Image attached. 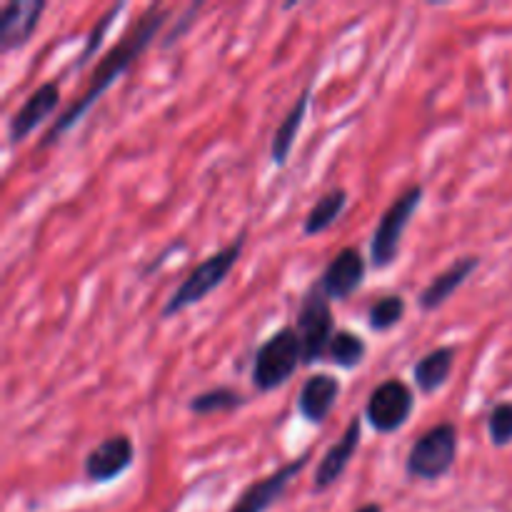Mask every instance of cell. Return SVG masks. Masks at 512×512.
<instances>
[{
	"label": "cell",
	"mask_w": 512,
	"mask_h": 512,
	"mask_svg": "<svg viewBox=\"0 0 512 512\" xmlns=\"http://www.w3.org/2000/svg\"><path fill=\"white\" fill-rule=\"evenodd\" d=\"M168 18H170L168 10L153 5V8H150L148 13L138 20V23H135V28L130 30V33L125 35L118 45H113V48H110L103 58H100L98 68H95V73L90 75V83H88V88H85V93H80L78 98H75L73 103H70L68 108L60 113V118L50 125L48 133L43 135L40 150H45V148H50L53 143H58L60 135H65L70 128H75V125L83 120V115L88 113L95 103H98L100 95H103L105 90H108L110 85H113L115 80H118L120 75H123L125 70H128L130 65H133L135 60L145 53V50H148V45L153 43V38L158 35V30L163 28L165 20Z\"/></svg>",
	"instance_id": "obj_1"
},
{
	"label": "cell",
	"mask_w": 512,
	"mask_h": 512,
	"mask_svg": "<svg viewBox=\"0 0 512 512\" xmlns=\"http://www.w3.org/2000/svg\"><path fill=\"white\" fill-rule=\"evenodd\" d=\"M245 248V230L233 240L230 245L220 248L218 253H213L210 258H205L198 268H193V273L183 280V283L175 288V293L165 300L163 310H160V318L168 320L173 315L183 313L190 305H198L208 298L213 290H218L225 283L233 268L238 265L240 255Z\"/></svg>",
	"instance_id": "obj_2"
},
{
	"label": "cell",
	"mask_w": 512,
	"mask_h": 512,
	"mask_svg": "<svg viewBox=\"0 0 512 512\" xmlns=\"http://www.w3.org/2000/svg\"><path fill=\"white\" fill-rule=\"evenodd\" d=\"M303 363V345L298 330L280 328L258 348L253 360V385L260 393L280 388L298 373Z\"/></svg>",
	"instance_id": "obj_3"
},
{
	"label": "cell",
	"mask_w": 512,
	"mask_h": 512,
	"mask_svg": "<svg viewBox=\"0 0 512 512\" xmlns=\"http://www.w3.org/2000/svg\"><path fill=\"white\" fill-rule=\"evenodd\" d=\"M423 198V185H410V188L403 190V193L393 200V205L385 210L378 228H375L373 240H370V260H373L375 268H390V265L395 263L405 230H408L413 215L418 213Z\"/></svg>",
	"instance_id": "obj_4"
},
{
	"label": "cell",
	"mask_w": 512,
	"mask_h": 512,
	"mask_svg": "<svg viewBox=\"0 0 512 512\" xmlns=\"http://www.w3.org/2000/svg\"><path fill=\"white\" fill-rule=\"evenodd\" d=\"M458 458V428L440 423L420 435L405 460V473L415 480H438L450 473Z\"/></svg>",
	"instance_id": "obj_5"
},
{
	"label": "cell",
	"mask_w": 512,
	"mask_h": 512,
	"mask_svg": "<svg viewBox=\"0 0 512 512\" xmlns=\"http://www.w3.org/2000/svg\"><path fill=\"white\" fill-rule=\"evenodd\" d=\"M298 338L303 345V363L313 365L328 355L330 340L335 338L333 310L330 298L323 293L320 283H313L303 295V303L298 310Z\"/></svg>",
	"instance_id": "obj_6"
},
{
	"label": "cell",
	"mask_w": 512,
	"mask_h": 512,
	"mask_svg": "<svg viewBox=\"0 0 512 512\" xmlns=\"http://www.w3.org/2000/svg\"><path fill=\"white\" fill-rule=\"evenodd\" d=\"M413 408L415 395L410 385H405L403 380H385L370 393L368 405H365V420L373 425V430L388 435L408 423Z\"/></svg>",
	"instance_id": "obj_7"
},
{
	"label": "cell",
	"mask_w": 512,
	"mask_h": 512,
	"mask_svg": "<svg viewBox=\"0 0 512 512\" xmlns=\"http://www.w3.org/2000/svg\"><path fill=\"white\" fill-rule=\"evenodd\" d=\"M310 453L298 455L290 463L280 465L275 473L265 475V478L250 483L243 493L235 498V503L230 505L228 512H268L275 503H280L285 493H288L290 483L308 468Z\"/></svg>",
	"instance_id": "obj_8"
},
{
	"label": "cell",
	"mask_w": 512,
	"mask_h": 512,
	"mask_svg": "<svg viewBox=\"0 0 512 512\" xmlns=\"http://www.w3.org/2000/svg\"><path fill=\"white\" fill-rule=\"evenodd\" d=\"M135 445L128 435H113L88 453L83 463L85 478L93 483H110L133 465Z\"/></svg>",
	"instance_id": "obj_9"
},
{
	"label": "cell",
	"mask_w": 512,
	"mask_h": 512,
	"mask_svg": "<svg viewBox=\"0 0 512 512\" xmlns=\"http://www.w3.org/2000/svg\"><path fill=\"white\" fill-rule=\"evenodd\" d=\"M365 280V258L358 248H343L328 263L318 283L330 300H350Z\"/></svg>",
	"instance_id": "obj_10"
},
{
	"label": "cell",
	"mask_w": 512,
	"mask_h": 512,
	"mask_svg": "<svg viewBox=\"0 0 512 512\" xmlns=\"http://www.w3.org/2000/svg\"><path fill=\"white\" fill-rule=\"evenodd\" d=\"M45 13L43 0H10L0 13V48L3 53L18 50L38 30Z\"/></svg>",
	"instance_id": "obj_11"
},
{
	"label": "cell",
	"mask_w": 512,
	"mask_h": 512,
	"mask_svg": "<svg viewBox=\"0 0 512 512\" xmlns=\"http://www.w3.org/2000/svg\"><path fill=\"white\" fill-rule=\"evenodd\" d=\"M60 105V85L58 80H48L40 88H35L28 95L23 105H20L18 113L10 118L8 125V140L10 143H23L40 123L50 118L55 113V108Z\"/></svg>",
	"instance_id": "obj_12"
},
{
	"label": "cell",
	"mask_w": 512,
	"mask_h": 512,
	"mask_svg": "<svg viewBox=\"0 0 512 512\" xmlns=\"http://www.w3.org/2000/svg\"><path fill=\"white\" fill-rule=\"evenodd\" d=\"M360 433H363L360 418H353L348 423V428H345V433L340 435L338 443H335L333 448L323 455V460H320L318 470H315V483H313L315 493H323V490L333 488V485L343 478L350 460L355 458V453H358L360 448Z\"/></svg>",
	"instance_id": "obj_13"
},
{
	"label": "cell",
	"mask_w": 512,
	"mask_h": 512,
	"mask_svg": "<svg viewBox=\"0 0 512 512\" xmlns=\"http://www.w3.org/2000/svg\"><path fill=\"white\" fill-rule=\"evenodd\" d=\"M340 395V380L330 373H315L303 383L298 395V413L308 423L320 425L333 413L335 400Z\"/></svg>",
	"instance_id": "obj_14"
},
{
	"label": "cell",
	"mask_w": 512,
	"mask_h": 512,
	"mask_svg": "<svg viewBox=\"0 0 512 512\" xmlns=\"http://www.w3.org/2000/svg\"><path fill=\"white\" fill-rule=\"evenodd\" d=\"M480 268V258L478 255H465V258H458L453 265H450L445 273H440L423 293L418 295V305L420 310L430 313V310H438L440 305L448 303L450 298L455 295V290Z\"/></svg>",
	"instance_id": "obj_15"
},
{
	"label": "cell",
	"mask_w": 512,
	"mask_h": 512,
	"mask_svg": "<svg viewBox=\"0 0 512 512\" xmlns=\"http://www.w3.org/2000/svg\"><path fill=\"white\" fill-rule=\"evenodd\" d=\"M310 93H313V83L305 85V90L298 95L293 108L288 110V115H285V118L280 120L278 128H275L273 143H270V158H273V163L278 165V168H285V165H288L290 153H293V145L295 140H298L300 128H303L305 115H308Z\"/></svg>",
	"instance_id": "obj_16"
},
{
	"label": "cell",
	"mask_w": 512,
	"mask_h": 512,
	"mask_svg": "<svg viewBox=\"0 0 512 512\" xmlns=\"http://www.w3.org/2000/svg\"><path fill=\"white\" fill-rule=\"evenodd\" d=\"M453 365H455L453 345H440V348L430 350L428 355H423L413 370L415 385L420 388V393L433 395L435 390L443 388V385L448 383L450 373H453Z\"/></svg>",
	"instance_id": "obj_17"
},
{
	"label": "cell",
	"mask_w": 512,
	"mask_h": 512,
	"mask_svg": "<svg viewBox=\"0 0 512 512\" xmlns=\"http://www.w3.org/2000/svg\"><path fill=\"white\" fill-rule=\"evenodd\" d=\"M345 205H348V190L345 188H335L330 193L320 195L318 203L310 208V213L305 215V223H303V233L308 235H320L323 230H328L335 220L343 215Z\"/></svg>",
	"instance_id": "obj_18"
},
{
	"label": "cell",
	"mask_w": 512,
	"mask_h": 512,
	"mask_svg": "<svg viewBox=\"0 0 512 512\" xmlns=\"http://www.w3.org/2000/svg\"><path fill=\"white\" fill-rule=\"evenodd\" d=\"M365 355H368V345H365L360 335H355L353 330H338L335 338L330 340L325 358L338 365V368L353 370L363 363Z\"/></svg>",
	"instance_id": "obj_19"
},
{
	"label": "cell",
	"mask_w": 512,
	"mask_h": 512,
	"mask_svg": "<svg viewBox=\"0 0 512 512\" xmlns=\"http://www.w3.org/2000/svg\"><path fill=\"white\" fill-rule=\"evenodd\" d=\"M240 405H245V398L233 388H213L205 393L195 395L188 403V410L193 415H218V413H233Z\"/></svg>",
	"instance_id": "obj_20"
},
{
	"label": "cell",
	"mask_w": 512,
	"mask_h": 512,
	"mask_svg": "<svg viewBox=\"0 0 512 512\" xmlns=\"http://www.w3.org/2000/svg\"><path fill=\"white\" fill-rule=\"evenodd\" d=\"M405 310H408V305H405L403 295H385V298L375 300V303L370 305V310H368L370 328H373L375 333H385V330H393L395 325L403 320Z\"/></svg>",
	"instance_id": "obj_21"
},
{
	"label": "cell",
	"mask_w": 512,
	"mask_h": 512,
	"mask_svg": "<svg viewBox=\"0 0 512 512\" xmlns=\"http://www.w3.org/2000/svg\"><path fill=\"white\" fill-rule=\"evenodd\" d=\"M488 433L495 445L512 443V403L495 405L493 413L488 415Z\"/></svg>",
	"instance_id": "obj_22"
},
{
	"label": "cell",
	"mask_w": 512,
	"mask_h": 512,
	"mask_svg": "<svg viewBox=\"0 0 512 512\" xmlns=\"http://www.w3.org/2000/svg\"><path fill=\"white\" fill-rule=\"evenodd\" d=\"M123 8H125V5H113V8H110L108 13H105L103 18H100L98 23L93 25V30H90L88 40H85V48H83V53H80V58L75 60V68H80V65H85V60H88L90 55H93L95 50H98V45L103 43V38H105V35H108V30L113 28V20H115V15H120V13H123Z\"/></svg>",
	"instance_id": "obj_23"
},
{
	"label": "cell",
	"mask_w": 512,
	"mask_h": 512,
	"mask_svg": "<svg viewBox=\"0 0 512 512\" xmlns=\"http://www.w3.org/2000/svg\"><path fill=\"white\" fill-rule=\"evenodd\" d=\"M355 512H383V508H380L378 503H368V505H360Z\"/></svg>",
	"instance_id": "obj_24"
}]
</instances>
